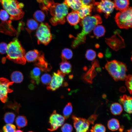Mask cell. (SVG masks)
Masks as SVG:
<instances>
[{"label": "cell", "mask_w": 132, "mask_h": 132, "mask_svg": "<svg viewBox=\"0 0 132 132\" xmlns=\"http://www.w3.org/2000/svg\"><path fill=\"white\" fill-rule=\"evenodd\" d=\"M102 22L101 18L98 15L87 16L82 19L80 21V24L82 27V31L74 38L72 43V48H76L84 43L87 35Z\"/></svg>", "instance_id": "cell-1"}, {"label": "cell", "mask_w": 132, "mask_h": 132, "mask_svg": "<svg viewBox=\"0 0 132 132\" xmlns=\"http://www.w3.org/2000/svg\"><path fill=\"white\" fill-rule=\"evenodd\" d=\"M7 53V57L9 60L17 64H25V50L17 38H14L8 44Z\"/></svg>", "instance_id": "cell-2"}, {"label": "cell", "mask_w": 132, "mask_h": 132, "mask_svg": "<svg viewBox=\"0 0 132 132\" xmlns=\"http://www.w3.org/2000/svg\"><path fill=\"white\" fill-rule=\"evenodd\" d=\"M3 7L10 16L11 20H17L22 18L24 12L22 8L23 4L17 0H0Z\"/></svg>", "instance_id": "cell-3"}, {"label": "cell", "mask_w": 132, "mask_h": 132, "mask_svg": "<svg viewBox=\"0 0 132 132\" xmlns=\"http://www.w3.org/2000/svg\"><path fill=\"white\" fill-rule=\"evenodd\" d=\"M50 13L52 16L50 22L53 26L63 24L65 22V17L68 14V7L63 3H54L50 7Z\"/></svg>", "instance_id": "cell-4"}, {"label": "cell", "mask_w": 132, "mask_h": 132, "mask_svg": "<svg viewBox=\"0 0 132 132\" xmlns=\"http://www.w3.org/2000/svg\"><path fill=\"white\" fill-rule=\"evenodd\" d=\"M105 67L115 80H123L125 79L127 76V69L125 64L113 60L108 62Z\"/></svg>", "instance_id": "cell-5"}, {"label": "cell", "mask_w": 132, "mask_h": 132, "mask_svg": "<svg viewBox=\"0 0 132 132\" xmlns=\"http://www.w3.org/2000/svg\"><path fill=\"white\" fill-rule=\"evenodd\" d=\"M132 8L130 7L117 13L115 19L120 28L128 29L132 27Z\"/></svg>", "instance_id": "cell-6"}, {"label": "cell", "mask_w": 132, "mask_h": 132, "mask_svg": "<svg viewBox=\"0 0 132 132\" xmlns=\"http://www.w3.org/2000/svg\"><path fill=\"white\" fill-rule=\"evenodd\" d=\"M50 27L46 23H41L39 26L36 31V35L38 44L46 45L52 39Z\"/></svg>", "instance_id": "cell-7"}, {"label": "cell", "mask_w": 132, "mask_h": 132, "mask_svg": "<svg viewBox=\"0 0 132 132\" xmlns=\"http://www.w3.org/2000/svg\"><path fill=\"white\" fill-rule=\"evenodd\" d=\"M94 5L96 7L98 11L104 14L106 18L112 12L114 8V2L111 0H101L99 2H94Z\"/></svg>", "instance_id": "cell-8"}, {"label": "cell", "mask_w": 132, "mask_h": 132, "mask_svg": "<svg viewBox=\"0 0 132 132\" xmlns=\"http://www.w3.org/2000/svg\"><path fill=\"white\" fill-rule=\"evenodd\" d=\"M13 83L6 78H0V99L3 103L7 101L8 93L13 91V90L9 88V87Z\"/></svg>", "instance_id": "cell-9"}, {"label": "cell", "mask_w": 132, "mask_h": 132, "mask_svg": "<svg viewBox=\"0 0 132 132\" xmlns=\"http://www.w3.org/2000/svg\"><path fill=\"white\" fill-rule=\"evenodd\" d=\"M65 76L59 70L57 72L53 73L51 81L47 87V89L48 90L54 91L58 88L63 83Z\"/></svg>", "instance_id": "cell-10"}, {"label": "cell", "mask_w": 132, "mask_h": 132, "mask_svg": "<svg viewBox=\"0 0 132 132\" xmlns=\"http://www.w3.org/2000/svg\"><path fill=\"white\" fill-rule=\"evenodd\" d=\"M65 120L62 115L57 113L56 110H54L50 117L49 122L50 127L48 130L51 131L56 130L62 125Z\"/></svg>", "instance_id": "cell-11"}, {"label": "cell", "mask_w": 132, "mask_h": 132, "mask_svg": "<svg viewBox=\"0 0 132 132\" xmlns=\"http://www.w3.org/2000/svg\"><path fill=\"white\" fill-rule=\"evenodd\" d=\"M72 117L76 132H86L88 131L90 124L88 119L78 117L73 115Z\"/></svg>", "instance_id": "cell-12"}, {"label": "cell", "mask_w": 132, "mask_h": 132, "mask_svg": "<svg viewBox=\"0 0 132 132\" xmlns=\"http://www.w3.org/2000/svg\"><path fill=\"white\" fill-rule=\"evenodd\" d=\"M35 66L39 67L42 71L47 72L49 71L52 67L46 61L44 55L40 52L39 56L35 64Z\"/></svg>", "instance_id": "cell-13"}, {"label": "cell", "mask_w": 132, "mask_h": 132, "mask_svg": "<svg viewBox=\"0 0 132 132\" xmlns=\"http://www.w3.org/2000/svg\"><path fill=\"white\" fill-rule=\"evenodd\" d=\"M94 2L92 1L91 3L88 4H83L80 8L76 11L80 19H82L87 16H91Z\"/></svg>", "instance_id": "cell-14"}, {"label": "cell", "mask_w": 132, "mask_h": 132, "mask_svg": "<svg viewBox=\"0 0 132 132\" xmlns=\"http://www.w3.org/2000/svg\"><path fill=\"white\" fill-rule=\"evenodd\" d=\"M119 102L123 105L124 110L127 112L131 114L132 113V99L130 96L124 95L120 97Z\"/></svg>", "instance_id": "cell-15"}, {"label": "cell", "mask_w": 132, "mask_h": 132, "mask_svg": "<svg viewBox=\"0 0 132 132\" xmlns=\"http://www.w3.org/2000/svg\"><path fill=\"white\" fill-rule=\"evenodd\" d=\"M40 53L37 50L34 49L27 52L24 55L26 61L28 62H36L37 60Z\"/></svg>", "instance_id": "cell-16"}, {"label": "cell", "mask_w": 132, "mask_h": 132, "mask_svg": "<svg viewBox=\"0 0 132 132\" xmlns=\"http://www.w3.org/2000/svg\"><path fill=\"white\" fill-rule=\"evenodd\" d=\"M41 69L36 66L30 72V77L32 79L31 82L33 84L38 85L40 81V76L41 73Z\"/></svg>", "instance_id": "cell-17"}, {"label": "cell", "mask_w": 132, "mask_h": 132, "mask_svg": "<svg viewBox=\"0 0 132 132\" xmlns=\"http://www.w3.org/2000/svg\"><path fill=\"white\" fill-rule=\"evenodd\" d=\"M66 19L70 25H75L79 22L80 19L77 12L74 11L68 14Z\"/></svg>", "instance_id": "cell-18"}, {"label": "cell", "mask_w": 132, "mask_h": 132, "mask_svg": "<svg viewBox=\"0 0 132 132\" xmlns=\"http://www.w3.org/2000/svg\"><path fill=\"white\" fill-rule=\"evenodd\" d=\"M64 3L76 11L78 10L83 5L81 0H65Z\"/></svg>", "instance_id": "cell-19"}, {"label": "cell", "mask_w": 132, "mask_h": 132, "mask_svg": "<svg viewBox=\"0 0 132 132\" xmlns=\"http://www.w3.org/2000/svg\"><path fill=\"white\" fill-rule=\"evenodd\" d=\"M114 8L120 11L129 8V0H114Z\"/></svg>", "instance_id": "cell-20"}, {"label": "cell", "mask_w": 132, "mask_h": 132, "mask_svg": "<svg viewBox=\"0 0 132 132\" xmlns=\"http://www.w3.org/2000/svg\"><path fill=\"white\" fill-rule=\"evenodd\" d=\"M60 71L65 75L71 71L72 66L70 63L67 61H62L60 64Z\"/></svg>", "instance_id": "cell-21"}, {"label": "cell", "mask_w": 132, "mask_h": 132, "mask_svg": "<svg viewBox=\"0 0 132 132\" xmlns=\"http://www.w3.org/2000/svg\"><path fill=\"white\" fill-rule=\"evenodd\" d=\"M11 78L12 82L15 83H21L23 79V77L22 73L18 71L13 72L11 75Z\"/></svg>", "instance_id": "cell-22"}, {"label": "cell", "mask_w": 132, "mask_h": 132, "mask_svg": "<svg viewBox=\"0 0 132 132\" xmlns=\"http://www.w3.org/2000/svg\"><path fill=\"white\" fill-rule=\"evenodd\" d=\"M107 126L109 129L112 131L118 130L120 127L118 120L115 118H112L110 120L108 121Z\"/></svg>", "instance_id": "cell-23"}, {"label": "cell", "mask_w": 132, "mask_h": 132, "mask_svg": "<svg viewBox=\"0 0 132 132\" xmlns=\"http://www.w3.org/2000/svg\"><path fill=\"white\" fill-rule=\"evenodd\" d=\"M110 110L112 113L114 115L120 114L122 111V108L121 105L117 103H112L110 106Z\"/></svg>", "instance_id": "cell-24"}, {"label": "cell", "mask_w": 132, "mask_h": 132, "mask_svg": "<svg viewBox=\"0 0 132 132\" xmlns=\"http://www.w3.org/2000/svg\"><path fill=\"white\" fill-rule=\"evenodd\" d=\"M15 123L18 128L20 129L27 125V121L25 116L20 115L18 116L16 118Z\"/></svg>", "instance_id": "cell-25"}, {"label": "cell", "mask_w": 132, "mask_h": 132, "mask_svg": "<svg viewBox=\"0 0 132 132\" xmlns=\"http://www.w3.org/2000/svg\"><path fill=\"white\" fill-rule=\"evenodd\" d=\"M26 24L27 30L29 32L37 29L39 26L38 22L33 19L28 20Z\"/></svg>", "instance_id": "cell-26"}, {"label": "cell", "mask_w": 132, "mask_h": 132, "mask_svg": "<svg viewBox=\"0 0 132 132\" xmlns=\"http://www.w3.org/2000/svg\"><path fill=\"white\" fill-rule=\"evenodd\" d=\"M40 3V8L46 12L54 3L53 0H42Z\"/></svg>", "instance_id": "cell-27"}, {"label": "cell", "mask_w": 132, "mask_h": 132, "mask_svg": "<svg viewBox=\"0 0 132 132\" xmlns=\"http://www.w3.org/2000/svg\"><path fill=\"white\" fill-rule=\"evenodd\" d=\"M73 55L72 51L68 48H65L62 51L61 58L62 61H67L71 59Z\"/></svg>", "instance_id": "cell-28"}, {"label": "cell", "mask_w": 132, "mask_h": 132, "mask_svg": "<svg viewBox=\"0 0 132 132\" xmlns=\"http://www.w3.org/2000/svg\"><path fill=\"white\" fill-rule=\"evenodd\" d=\"M93 30L94 35L98 37L103 36L105 32V30L104 27L101 25L96 26Z\"/></svg>", "instance_id": "cell-29"}, {"label": "cell", "mask_w": 132, "mask_h": 132, "mask_svg": "<svg viewBox=\"0 0 132 132\" xmlns=\"http://www.w3.org/2000/svg\"><path fill=\"white\" fill-rule=\"evenodd\" d=\"M72 111V106L70 102L68 103L64 108L63 113L65 119H67L70 116Z\"/></svg>", "instance_id": "cell-30"}, {"label": "cell", "mask_w": 132, "mask_h": 132, "mask_svg": "<svg viewBox=\"0 0 132 132\" xmlns=\"http://www.w3.org/2000/svg\"><path fill=\"white\" fill-rule=\"evenodd\" d=\"M15 116V114L13 112H7L4 115V120L7 123L12 124L14 121Z\"/></svg>", "instance_id": "cell-31"}, {"label": "cell", "mask_w": 132, "mask_h": 132, "mask_svg": "<svg viewBox=\"0 0 132 132\" xmlns=\"http://www.w3.org/2000/svg\"><path fill=\"white\" fill-rule=\"evenodd\" d=\"M33 17L37 22H42L44 20L45 15L44 12L40 10L36 11L33 14Z\"/></svg>", "instance_id": "cell-32"}, {"label": "cell", "mask_w": 132, "mask_h": 132, "mask_svg": "<svg viewBox=\"0 0 132 132\" xmlns=\"http://www.w3.org/2000/svg\"><path fill=\"white\" fill-rule=\"evenodd\" d=\"M106 128L103 125L100 124H97L92 127L91 132H105Z\"/></svg>", "instance_id": "cell-33"}, {"label": "cell", "mask_w": 132, "mask_h": 132, "mask_svg": "<svg viewBox=\"0 0 132 132\" xmlns=\"http://www.w3.org/2000/svg\"><path fill=\"white\" fill-rule=\"evenodd\" d=\"M51 78V77L50 74L45 73L41 76V80L44 84L48 85L50 83Z\"/></svg>", "instance_id": "cell-34"}, {"label": "cell", "mask_w": 132, "mask_h": 132, "mask_svg": "<svg viewBox=\"0 0 132 132\" xmlns=\"http://www.w3.org/2000/svg\"><path fill=\"white\" fill-rule=\"evenodd\" d=\"M3 130L4 132H15L16 127L12 124H7L3 126Z\"/></svg>", "instance_id": "cell-35"}, {"label": "cell", "mask_w": 132, "mask_h": 132, "mask_svg": "<svg viewBox=\"0 0 132 132\" xmlns=\"http://www.w3.org/2000/svg\"><path fill=\"white\" fill-rule=\"evenodd\" d=\"M96 56L95 52L91 49L88 50L85 54L86 58L88 60L90 61L94 60Z\"/></svg>", "instance_id": "cell-36"}, {"label": "cell", "mask_w": 132, "mask_h": 132, "mask_svg": "<svg viewBox=\"0 0 132 132\" xmlns=\"http://www.w3.org/2000/svg\"><path fill=\"white\" fill-rule=\"evenodd\" d=\"M9 14L4 10H1L0 11V19L3 22H7L9 18Z\"/></svg>", "instance_id": "cell-37"}, {"label": "cell", "mask_w": 132, "mask_h": 132, "mask_svg": "<svg viewBox=\"0 0 132 132\" xmlns=\"http://www.w3.org/2000/svg\"><path fill=\"white\" fill-rule=\"evenodd\" d=\"M125 83L128 89L131 94L132 92V76L131 75H129L127 76L125 79Z\"/></svg>", "instance_id": "cell-38"}, {"label": "cell", "mask_w": 132, "mask_h": 132, "mask_svg": "<svg viewBox=\"0 0 132 132\" xmlns=\"http://www.w3.org/2000/svg\"><path fill=\"white\" fill-rule=\"evenodd\" d=\"M61 129L62 132H72L73 127L70 124L66 123L62 126Z\"/></svg>", "instance_id": "cell-39"}, {"label": "cell", "mask_w": 132, "mask_h": 132, "mask_svg": "<svg viewBox=\"0 0 132 132\" xmlns=\"http://www.w3.org/2000/svg\"><path fill=\"white\" fill-rule=\"evenodd\" d=\"M8 45L4 42L0 43V53L4 54L7 53Z\"/></svg>", "instance_id": "cell-40"}, {"label": "cell", "mask_w": 132, "mask_h": 132, "mask_svg": "<svg viewBox=\"0 0 132 132\" xmlns=\"http://www.w3.org/2000/svg\"><path fill=\"white\" fill-rule=\"evenodd\" d=\"M97 115L96 114H93L90 116L88 119L90 124H93L95 120L97 118Z\"/></svg>", "instance_id": "cell-41"}, {"label": "cell", "mask_w": 132, "mask_h": 132, "mask_svg": "<svg viewBox=\"0 0 132 132\" xmlns=\"http://www.w3.org/2000/svg\"><path fill=\"white\" fill-rule=\"evenodd\" d=\"M83 4H88L91 3L92 0H81Z\"/></svg>", "instance_id": "cell-42"}, {"label": "cell", "mask_w": 132, "mask_h": 132, "mask_svg": "<svg viewBox=\"0 0 132 132\" xmlns=\"http://www.w3.org/2000/svg\"><path fill=\"white\" fill-rule=\"evenodd\" d=\"M29 88L31 89H33L34 88V86L32 84H30L29 86Z\"/></svg>", "instance_id": "cell-43"}, {"label": "cell", "mask_w": 132, "mask_h": 132, "mask_svg": "<svg viewBox=\"0 0 132 132\" xmlns=\"http://www.w3.org/2000/svg\"><path fill=\"white\" fill-rule=\"evenodd\" d=\"M126 132H132V129H131L129 130H128L126 131Z\"/></svg>", "instance_id": "cell-44"}, {"label": "cell", "mask_w": 132, "mask_h": 132, "mask_svg": "<svg viewBox=\"0 0 132 132\" xmlns=\"http://www.w3.org/2000/svg\"><path fill=\"white\" fill-rule=\"evenodd\" d=\"M15 132H23L22 131L20 130H17L16 131H15Z\"/></svg>", "instance_id": "cell-45"}, {"label": "cell", "mask_w": 132, "mask_h": 132, "mask_svg": "<svg viewBox=\"0 0 132 132\" xmlns=\"http://www.w3.org/2000/svg\"><path fill=\"white\" fill-rule=\"evenodd\" d=\"M0 132H3L2 131L0 130Z\"/></svg>", "instance_id": "cell-46"}, {"label": "cell", "mask_w": 132, "mask_h": 132, "mask_svg": "<svg viewBox=\"0 0 132 132\" xmlns=\"http://www.w3.org/2000/svg\"><path fill=\"white\" fill-rule=\"evenodd\" d=\"M32 132V131H30V132Z\"/></svg>", "instance_id": "cell-47"}]
</instances>
